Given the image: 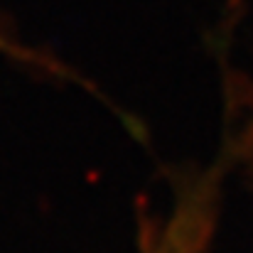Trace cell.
<instances>
[{"mask_svg":"<svg viewBox=\"0 0 253 253\" xmlns=\"http://www.w3.org/2000/svg\"><path fill=\"white\" fill-rule=\"evenodd\" d=\"M216 192L214 179L194 187L184 194L172 211L165 229L160 231L155 246L148 253H202L209 244L214 216H216Z\"/></svg>","mask_w":253,"mask_h":253,"instance_id":"cell-1","label":"cell"}]
</instances>
